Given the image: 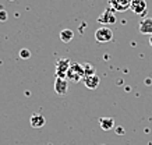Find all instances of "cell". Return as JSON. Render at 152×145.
I'll return each mask as SVG.
<instances>
[{
  "mask_svg": "<svg viewBox=\"0 0 152 145\" xmlns=\"http://www.w3.org/2000/svg\"><path fill=\"white\" fill-rule=\"evenodd\" d=\"M116 134H119V136H123V134H124V128H123V127H116Z\"/></svg>",
  "mask_w": 152,
  "mask_h": 145,
  "instance_id": "16",
  "label": "cell"
},
{
  "mask_svg": "<svg viewBox=\"0 0 152 145\" xmlns=\"http://www.w3.org/2000/svg\"><path fill=\"white\" fill-rule=\"evenodd\" d=\"M133 0H109V7L113 9L117 13H124L131 7Z\"/></svg>",
  "mask_w": 152,
  "mask_h": 145,
  "instance_id": "4",
  "label": "cell"
},
{
  "mask_svg": "<svg viewBox=\"0 0 152 145\" xmlns=\"http://www.w3.org/2000/svg\"><path fill=\"white\" fill-rule=\"evenodd\" d=\"M60 41L61 42H64V43H69V42H71L73 41V38H74V32L71 31V29H61L60 31Z\"/></svg>",
  "mask_w": 152,
  "mask_h": 145,
  "instance_id": "12",
  "label": "cell"
},
{
  "mask_svg": "<svg viewBox=\"0 0 152 145\" xmlns=\"http://www.w3.org/2000/svg\"><path fill=\"white\" fill-rule=\"evenodd\" d=\"M7 18H9L7 11L1 9V10H0V21H1V23H6V21H7Z\"/></svg>",
  "mask_w": 152,
  "mask_h": 145,
  "instance_id": "15",
  "label": "cell"
},
{
  "mask_svg": "<svg viewBox=\"0 0 152 145\" xmlns=\"http://www.w3.org/2000/svg\"><path fill=\"white\" fill-rule=\"evenodd\" d=\"M83 67H84V75H85V77L96 74V70H95V67H94L91 63H85V64H83Z\"/></svg>",
  "mask_w": 152,
  "mask_h": 145,
  "instance_id": "13",
  "label": "cell"
},
{
  "mask_svg": "<svg viewBox=\"0 0 152 145\" xmlns=\"http://www.w3.org/2000/svg\"><path fill=\"white\" fill-rule=\"evenodd\" d=\"M98 23L102 24L103 27H107V25H115L117 23V18H116V11L110 7H107V9L102 13L99 17H98Z\"/></svg>",
  "mask_w": 152,
  "mask_h": 145,
  "instance_id": "2",
  "label": "cell"
},
{
  "mask_svg": "<svg viewBox=\"0 0 152 145\" xmlns=\"http://www.w3.org/2000/svg\"><path fill=\"white\" fill-rule=\"evenodd\" d=\"M149 45H151V47H152V35L149 36Z\"/></svg>",
  "mask_w": 152,
  "mask_h": 145,
  "instance_id": "17",
  "label": "cell"
},
{
  "mask_svg": "<svg viewBox=\"0 0 152 145\" xmlns=\"http://www.w3.org/2000/svg\"><path fill=\"white\" fill-rule=\"evenodd\" d=\"M115 119H112V117H101L99 119V126L103 131H110L115 127Z\"/></svg>",
  "mask_w": 152,
  "mask_h": 145,
  "instance_id": "11",
  "label": "cell"
},
{
  "mask_svg": "<svg viewBox=\"0 0 152 145\" xmlns=\"http://www.w3.org/2000/svg\"><path fill=\"white\" fill-rule=\"evenodd\" d=\"M29 124L34 128H42V127L46 124V119L41 113H34L32 116H31V119H29Z\"/></svg>",
  "mask_w": 152,
  "mask_h": 145,
  "instance_id": "9",
  "label": "cell"
},
{
  "mask_svg": "<svg viewBox=\"0 0 152 145\" xmlns=\"http://www.w3.org/2000/svg\"><path fill=\"white\" fill-rule=\"evenodd\" d=\"M138 31L141 35H152V18L151 17H147V18H142L140 21L138 25Z\"/></svg>",
  "mask_w": 152,
  "mask_h": 145,
  "instance_id": "8",
  "label": "cell"
},
{
  "mask_svg": "<svg viewBox=\"0 0 152 145\" xmlns=\"http://www.w3.org/2000/svg\"><path fill=\"white\" fill-rule=\"evenodd\" d=\"M147 145H152V144H151V142H149V144H147Z\"/></svg>",
  "mask_w": 152,
  "mask_h": 145,
  "instance_id": "18",
  "label": "cell"
},
{
  "mask_svg": "<svg viewBox=\"0 0 152 145\" xmlns=\"http://www.w3.org/2000/svg\"><path fill=\"white\" fill-rule=\"evenodd\" d=\"M130 10L137 15H145V13H147V1L145 0H133Z\"/></svg>",
  "mask_w": 152,
  "mask_h": 145,
  "instance_id": "7",
  "label": "cell"
},
{
  "mask_svg": "<svg viewBox=\"0 0 152 145\" xmlns=\"http://www.w3.org/2000/svg\"><path fill=\"white\" fill-rule=\"evenodd\" d=\"M20 57L24 59V60H27V59L31 57V52L28 50V49H21V50H20Z\"/></svg>",
  "mask_w": 152,
  "mask_h": 145,
  "instance_id": "14",
  "label": "cell"
},
{
  "mask_svg": "<svg viewBox=\"0 0 152 145\" xmlns=\"http://www.w3.org/2000/svg\"><path fill=\"white\" fill-rule=\"evenodd\" d=\"M11 1H13V0H11Z\"/></svg>",
  "mask_w": 152,
  "mask_h": 145,
  "instance_id": "19",
  "label": "cell"
},
{
  "mask_svg": "<svg viewBox=\"0 0 152 145\" xmlns=\"http://www.w3.org/2000/svg\"><path fill=\"white\" fill-rule=\"evenodd\" d=\"M84 67L80 63H71L69 71L66 74V80L67 81H73V82H80L84 80Z\"/></svg>",
  "mask_w": 152,
  "mask_h": 145,
  "instance_id": "1",
  "label": "cell"
},
{
  "mask_svg": "<svg viewBox=\"0 0 152 145\" xmlns=\"http://www.w3.org/2000/svg\"><path fill=\"white\" fill-rule=\"evenodd\" d=\"M95 39L96 42L99 43H107L113 39V31H112L109 27H99V28L95 31Z\"/></svg>",
  "mask_w": 152,
  "mask_h": 145,
  "instance_id": "3",
  "label": "cell"
},
{
  "mask_svg": "<svg viewBox=\"0 0 152 145\" xmlns=\"http://www.w3.org/2000/svg\"><path fill=\"white\" fill-rule=\"evenodd\" d=\"M70 66H71V61L69 59H59L56 61V77L66 78V74L69 71Z\"/></svg>",
  "mask_w": 152,
  "mask_h": 145,
  "instance_id": "5",
  "label": "cell"
},
{
  "mask_svg": "<svg viewBox=\"0 0 152 145\" xmlns=\"http://www.w3.org/2000/svg\"><path fill=\"white\" fill-rule=\"evenodd\" d=\"M83 81H84V85H85L88 89H96L98 87H99V84H101V78H99L96 74L84 77Z\"/></svg>",
  "mask_w": 152,
  "mask_h": 145,
  "instance_id": "10",
  "label": "cell"
},
{
  "mask_svg": "<svg viewBox=\"0 0 152 145\" xmlns=\"http://www.w3.org/2000/svg\"><path fill=\"white\" fill-rule=\"evenodd\" d=\"M69 91V81L66 78H60V77H56L55 81V92L60 96H64Z\"/></svg>",
  "mask_w": 152,
  "mask_h": 145,
  "instance_id": "6",
  "label": "cell"
}]
</instances>
